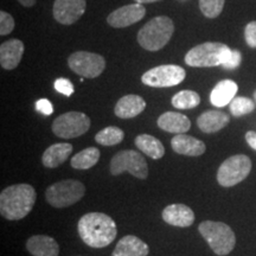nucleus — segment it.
Instances as JSON below:
<instances>
[{"mask_svg": "<svg viewBox=\"0 0 256 256\" xmlns=\"http://www.w3.org/2000/svg\"><path fill=\"white\" fill-rule=\"evenodd\" d=\"M36 190L30 184H16L0 194V214L8 220H19L31 212L36 202Z\"/></svg>", "mask_w": 256, "mask_h": 256, "instance_id": "2", "label": "nucleus"}, {"mask_svg": "<svg viewBox=\"0 0 256 256\" xmlns=\"http://www.w3.org/2000/svg\"><path fill=\"white\" fill-rule=\"evenodd\" d=\"M200 104V96L194 90H182L172 98V106L177 110H192Z\"/></svg>", "mask_w": 256, "mask_h": 256, "instance_id": "27", "label": "nucleus"}, {"mask_svg": "<svg viewBox=\"0 0 256 256\" xmlns=\"http://www.w3.org/2000/svg\"><path fill=\"white\" fill-rule=\"evenodd\" d=\"M14 19L8 12L2 11L0 12V34L6 36L10 34L14 28Z\"/></svg>", "mask_w": 256, "mask_h": 256, "instance_id": "30", "label": "nucleus"}, {"mask_svg": "<svg viewBox=\"0 0 256 256\" xmlns=\"http://www.w3.org/2000/svg\"><path fill=\"white\" fill-rule=\"evenodd\" d=\"M154 2H160V0H136V2H139V4H150Z\"/></svg>", "mask_w": 256, "mask_h": 256, "instance_id": "37", "label": "nucleus"}, {"mask_svg": "<svg viewBox=\"0 0 256 256\" xmlns=\"http://www.w3.org/2000/svg\"><path fill=\"white\" fill-rule=\"evenodd\" d=\"M26 249L32 256H58L60 254L58 243L46 235L31 236L26 241Z\"/></svg>", "mask_w": 256, "mask_h": 256, "instance_id": "19", "label": "nucleus"}, {"mask_svg": "<svg viewBox=\"0 0 256 256\" xmlns=\"http://www.w3.org/2000/svg\"><path fill=\"white\" fill-rule=\"evenodd\" d=\"M226 0H200V8L206 18L218 17L224 8Z\"/></svg>", "mask_w": 256, "mask_h": 256, "instance_id": "29", "label": "nucleus"}, {"mask_svg": "<svg viewBox=\"0 0 256 256\" xmlns=\"http://www.w3.org/2000/svg\"><path fill=\"white\" fill-rule=\"evenodd\" d=\"M146 8H144L142 4L136 2V4H130L122 6V8L115 10L108 16L107 23L112 28H124L130 25L138 23L145 17Z\"/></svg>", "mask_w": 256, "mask_h": 256, "instance_id": "13", "label": "nucleus"}, {"mask_svg": "<svg viewBox=\"0 0 256 256\" xmlns=\"http://www.w3.org/2000/svg\"><path fill=\"white\" fill-rule=\"evenodd\" d=\"M254 100H255V102H256V92H254Z\"/></svg>", "mask_w": 256, "mask_h": 256, "instance_id": "38", "label": "nucleus"}, {"mask_svg": "<svg viewBox=\"0 0 256 256\" xmlns=\"http://www.w3.org/2000/svg\"><path fill=\"white\" fill-rule=\"evenodd\" d=\"M54 87L57 92L66 96H72L74 94L72 83L66 78H57L54 83Z\"/></svg>", "mask_w": 256, "mask_h": 256, "instance_id": "31", "label": "nucleus"}, {"mask_svg": "<svg viewBox=\"0 0 256 256\" xmlns=\"http://www.w3.org/2000/svg\"><path fill=\"white\" fill-rule=\"evenodd\" d=\"M24 43L20 40H6L0 46V64L5 70H14L20 63L24 54Z\"/></svg>", "mask_w": 256, "mask_h": 256, "instance_id": "15", "label": "nucleus"}, {"mask_svg": "<svg viewBox=\"0 0 256 256\" xmlns=\"http://www.w3.org/2000/svg\"><path fill=\"white\" fill-rule=\"evenodd\" d=\"M124 133L119 127L108 126L95 136V142L104 146H114L124 140Z\"/></svg>", "mask_w": 256, "mask_h": 256, "instance_id": "26", "label": "nucleus"}, {"mask_svg": "<svg viewBox=\"0 0 256 256\" xmlns=\"http://www.w3.org/2000/svg\"><path fill=\"white\" fill-rule=\"evenodd\" d=\"M68 66L74 72L82 78H95L104 72L106 60L98 54L78 51L69 56Z\"/></svg>", "mask_w": 256, "mask_h": 256, "instance_id": "11", "label": "nucleus"}, {"mask_svg": "<svg viewBox=\"0 0 256 256\" xmlns=\"http://www.w3.org/2000/svg\"><path fill=\"white\" fill-rule=\"evenodd\" d=\"M36 110L43 115H51L54 113V106L46 98H40L36 102Z\"/></svg>", "mask_w": 256, "mask_h": 256, "instance_id": "34", "label": "nucleus"}, {"mask_svg": "<svg viewBox=\"0 0 256 256\" xmlns=\"http://www.w3.org/2000/svg\"><path fill=\"white\" fill-rule=\"evenodd\" d=\"M252 160L248 156L236 154L226 159L217 171V182L220 186L232 188L244 180L252 171Z\"/></svg>", "mask_w": 256, "mask_h": 256, "instance_id": "7", "label": "nucleus"}, {"mask_svg": "<svg viewBox=\"0 0 256 256\" xmlns=\"http://www.w3.org/2000/svg\"><path fill=\"white\" fill-rule=\"evenodd\" d=\"M162 220L170 226L186 228L194 222V212L185 204H171L162 210Z\"/></svg>", "mask_w": 256, "mask_h": 256, "instance_id": "14", "label": "nucleus"}, {"mask_svg": "<svg viewBox=\"0 0 256 256\" xmlns=\"http://www.w3.org/2000/svg\"><path fill=\"white\" fill-rule=\"evenodd\" d=\"M90 128V119L81 112H68L57 116L51 130L62 139H72L83 136Z\"/></svg>", "mask_w": 256, "mask_h": 256, "instance_id": "8", "label": "nucleus"}, {"mask_svg": "<svg viewBox=\"0 0 256 256\" xmlns=\"http://www.w3.org/2000/svg\"><path fill=\"white\" fill-rule=\"evenodd\" d=\"M244 38L248 46L256 49V20L247 24L244 28Z\"/></svg>", "mask_w": 256, "mask_h": 256, "instance_id": "33", "label": "nucleus"}, {"mask_svg": "<svg viewBox=\"0 0 256 256\" xmlns=\"http://www.w3.org/2000/svg\"><path fill=\"white\" fill-rule=\"evenodd\" d=\"M158 127L165 132L174 134L186 133L191 128V121L186 115L176 113V112H166L158 118Z\"/></svg>", "mask_w": 256, "mask_h": 256, "instance_id": "18", "label": "nucleus"}, {"mask_svg": "<svg viewBox=\"0 0 256 256\" xmlns=\"http://www.w3.org/2000/svg\"><path fill=\"white\" fill-rule=\"evenodd\" d=\"M128 172L139 179H146L148 176V166L144 156L133 150H124L118 152L110 160V174L119 176Z\"/></svg>", "mask_w": 256, "mask_h": 256, "instance_id": "9", "label": "nucleus"}, {"mask_svg": "<svg viewBox=\"0 0 256 256\" xmlns=\"http://www.w3.org/2000/svg\"><path fill=\"white\" fill-rule=\"evenodd\" d=\"M86 8V0H55L54 17L60 24L72 25L84 14Z\"/></svg>", "mask_w": 256, "mask_h": 256, "instance_id": "12", "label": "nucleus"}, {"mask_svg": "<svg viewBox=\"0 0 256 256\" xmlns=\"http://www.w3.org/2000/svg\"><path fill=\"white\" fill-rule=\"evenodd\" d=\"M100 156V150L96 147H88L74 156L70 164H72V168L76 170H88L98 164Z\"/></svg>", "mask_w": 256, "mask_h": 256, "instance_id": "25", "label": "nucleus"}, {"mask_svg": "<svg viewBox=\"0 0 256 256\" xmlns=\"http://www.w3.org/2000/svg\"><path fill=\"white\" fill-rule=\"evenodd\" d=\"M246 142L249 146L252 147V150L256 151V132L254 130H249V132L246 133Z\"/></svg>", "mask_w": 256, "mask_h": 256, "instance_id": "35", "label": "nucleus"}, {"mask_svg": "<svg viewBox=\"0 0 256 256\" xmlns=\"http://www.w3.org/2000/svg\"><path fill=\"white\" fill-rule=\"evenodd\" d=\"M230 122L228 114L220 110H206L197 119V124L203 133L212 134L223 130Z\"/></svg>", "mask_w": 256, "mask_h": 256, "instance_id": "21", "label": "nucleus"}, {"mask_svg": "<svg viewBox=\"0 0 256 256\" xmlns=\"http://www.w3.org/2000/svg\"><path fill=\"white\" fill-rule=\"evenodd\" d=\"M146 108V102L139 95H124L115 104L114 113L120 119H132L142 114Z\"/></svg>", "mask_w": 256, "mask_h": 256, "instance_id": "17", "label": "nucleus"}, {"mask_svg": "<svg viewBox=\"0 0 256 256\" xmlns=\"http://www.w3.org/2000/svg\"><path fill=\"white\" fill-rule=\"evenodd\" d=\"M80 238L92 248H104L116 238L118 228L114 220L102 212H89L78 220Z\"/></svg>", "mask_w": 256, "mask_h": 256, "instance_id": "1", "label": "nucleus"}, {"mask_svg": "<svg viewBox=\"0 0 256 256\" xmlns=\"http://www.w3.org/2000/svg\"><path fill=\"white\" fill-rule=\"evenodd\" d=\"M148 252V246L142 240L134 235H127L118 242L112 256H147Z\"/></svg>", "mask_w": 256, "mask_h": 256, "instance_id": "20", "label": "nucleus"}, {"mask_svg": "<svg viewBox=\"0 0 256 256\" xmlns=\"http://www.w3.org/2000/svg\"><path fill=\"white\" fill-rule=\"evenodd\" d=\"M238 90L236 82L232 80H223L217 83L210 95V101L215 107H226L234 100Z\"/></svg>", "mask_w": 256, "mask_h": 256, "instance_id": "23", "label": "nucleus"}, {"mask_svg": "<svg viewBox=\"0 0 256 256\" xmlns=\"http://www.w3.org/2000/svg\"><path fill=\"white\" fill-rule=\"evenodd\" d=\"M72 152V145L68 142H57L48 147L42 156V162L48 168H55L62 165Z\"/></svg>", "mask_w": 256, "mask_h": 256, "instance_id": "22", "label": "nucleus"}, {"mask_svg": "<svg viewBox=\"0 0 256 256\" xmlns=\"http://www.w3.org/2000/svg\"><path fill=\"white\" fill-rule=\"evenodd\" d=\"M171 146L177 154L188 156H200L206 151V144L185 133L177 134L172 138Z\"/></svg>", "mask_w": 256, "mask_h": 256, "instance_id": "16", "label": "nucleus"}, {"mask_svg": "<svg viewBox=\"0 0 256 256\" xmlns=\"http://www.w3.org/2000/svg\"><path fill=\"white\" fill-rule=\"evenodd\" d=\"M86 194V188L76 179H66L50 185L46 191L48 203L54 208H66L81 200Z\"/></svg>", "mask_w": 256, "mask_h": 256, "instance_id": "6", "label": "nucleus"}, {"mask_svg": "<svg viewBox=\"0 0 256 256\" xmlns=\"http://www.w3.org/2000/svg\"><path fill=\"white\" fill-rule=\"evenodd\" d=\"M186 72L174 64H164L150 69L142 76V82L153 88H168L184 81Z\"/></svg>", "mask_w": 256, "mask_h": 256, "instance_id": "10", "label": "nucleus"}, {"mask_svg": "<svg viewBox=\"0 0 256 256\" xmlns=\"http://www.w3.org/2000/svg\"><path fill=\"white\" fill-rule=\"evenodd\" d=\"M241 60H242L241 52H240L238 50H232L229 57L220 66H223L224 69H228V70L236 69L238 66H240V64H241Z\"/></svg>", "mask_w": 256, "mask_h": 256, "instance_id": "32", "label": "nucleus"}, {"mask_svg": "<svg viewBox=\"0 0 256 256\" xmlns=\"http://www.w3.org/2000/svg\"><path fill=\"white\" fill-rule=\"evenodd\" d=\"M229 108L232 116L240 118L252 113L255 110V104L252 98H246V96H235L234 100L230 102Z\"/></svg>", "mask_w": 256, "mask_h": 256, "instance_id": "28", "label": "nucleus"}, {"mask_svg": "<svg viewBox=\"0 0 256 256\" xmlns=\"http://www.w3.org/2000/svg\"><path fill=\"white\" fill-rule=\"evenodd\" d=\"M198 232L216 255L226 256L235 248V232L228 224L216 220H204L198 226Z\"/></svg>", "mask_w": 256, "mask_h": 256, "instance_id": "4", "label": "nucleus"}, {"mask_svg": "<svg viewBox=\"0 0 256 256\" xmlns=\"http://www.w3.org/2000/svg\"><path fill=\"white\" fill-rule=\"evenodd\" d=\"M174 24L171 18L160 16L151 19L138 32V43L148 51L162 50L171 40Z\"/></svg>", "mask_w": 256, "mask_h": 256, "instance_id": "3", "label": "nucleus"}, {"mask_svg": "<svg viewBox=\"0 0 256 256\" xmlns=\"http://www.w3.org/2000/svg\"><path fill=\"white\" fill-rule=\"evenodd\" d=\"M22 5L25 6V8H31L36 4V0H18Z\"/></svg>", "mask_w": 256, "mask_h": 256, "instance_id": "36", "label": "nucleus"}, {"mask_svg": "<svg viewBox=\"0 0 256 256\" xmlns=\"http://www.w3.org/2000/svg\"><path fill=\"white\" fill-rule=\"evenodd\" d=\"M134 142L140 151L152 159H160L165 154V147L162 142L150 134H140L136 138Z\"/></svg>", "mask_w": 256, "mask_h": 256, "instance_id": "24", "label": "nucleus"}, {"mask_svg": "<svg viewBox=\"0 0 256 256\" xmlns=\"http://www.w3.org/2000/svg\"><path fill=\"white\" fill-rule=\"evenodd\" d=\"M232 49L223 43L206 42L200 44L185 55V63L194 68H211L218 66L226 62Z\"/></svg>", "mask_w": 256, "mask_h": 256, "instance_id": "5", "label": "nucleus"}]
</instances>
